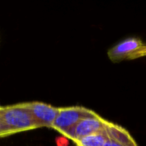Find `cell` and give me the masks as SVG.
<instances>
[{"mask_svg":"<svg viewBox=\"0 0 146 146\" xmlns=\"http://www.w3.org/2000/svg\"><path fill=\"white\" fill-rule=\"evenodd\" d=\"M93 111L82 106H70L58 108V114L51 128L67 136L81 119L92 113Z\"/></svg>","mask_w":146,"mask_h":146,"instance_id":"cell-2","label":"cell"},{"mask_svg":"<svg viewBox=\"0 0 146 146\" xmlns=\"http://www.w3.org/2000/svg\"><path fill=\"white\" fill-rule=\"evenodd\" d=\"M145 56H146V45L144 44V46H143L142 48H140V49L137 50L136 52H135L134 54L130 56V59H135V58H141V57Z\"/></svg>","mask_w":146,"mask_h":146,"instance_id":"cell-8","label":"cell"},{"mask_svg":"<svg viewBox=\"0 0 146 146\" xmlns=\"http://www.w3.org/2000/svg\"><path fill=\"white\" fill-rule=\"evenodd\" d=\"M38 128L22 103L0 106V138Z\"/></svg>","mask_w":146,"mask_h":146,"instance_id":"cell-1","label":"cell"},{"mask_svg":"<svg viewBox=\"0 0 146 146\" xmlns=\"http://www.w3.org/2000/svg\"><path fill=\"white\" fill-rule=\"evenodd\" d=\"M106 141L104 131L87 135L75 143L77 146H104Z\"/></svg>","mask_w":146,"mask_h":146,"instance_id":"cell-7","label":"cell"},{"mask_svg":"<svg viewBox=\"0 0 146 146\" xmlns=\"http://www.w3.org/2000/svg\"><path fill=\"white\" fill-rule=\"evenodd\" d=\"M143 46L144 44L140 38L129 37L110 48L107 51V56L113 63H118L130 59V56Z\"/></svg>","mask_w":146,"mask_h":146,"instance_id":"cell-5","label":"cell"},{"mask_svg":"<svg viewBox=\"0 0 146 146\" xmlns=\"http://www.w3.org/2000/svg\"><path fill=\"white\" fill-rule=\"evenodd\" d=\"M24 108L29 112L39 128H52L58 114V108L50 104L38 101L22 103Z\"/></svg>","mask_w":146,"mask_h":146,"instance_id":"cell-4","label":"cell"},{"mask_svg":"<svg viewBox=\"0 0 146 146\" xmlns=\"http://www.w3.org/2000/svg\"><path fill=\"white\" fill-rule=\"evenodd\" d=\"M104 146H138L130 133L120 125L107 121L104 128Z\"/></svg>","mask_w":146,"mask_h":146,"instance_id":"cell-6","label":"cell"},{"mask_svg":"<svg viewBox=\"0 0 146 146\" xmlns=\"http://www.w3.org/2000/svg\"><path fill=\"white\" fill-rule=\"evenodd\" d=\"M107 121L93 111L90 115L80 120L68 134L67 138L72 140L75 143L79 140L87 135L103 132Z\"/></svg>","mask_w":146,"mask_h":146,"instance_id":"cell-3","label":"cell"}]
</instances>
